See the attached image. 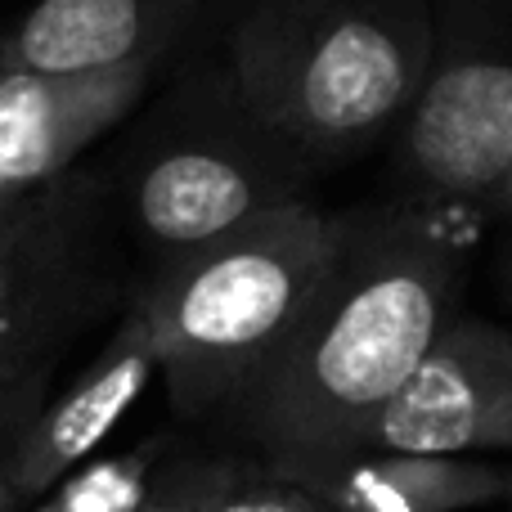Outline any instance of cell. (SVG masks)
I'll list each match as a JSON object with an SVG mask.
<instances>
[{"mask_svg":"<svg viewBox=\"0 0 512 512\" xmlns=\"http://www.w3.org/2000/svg\"><path fill=\"white\" fill-rule=\"evenodd\" d=\"M468 239L400 198L337 216V248L315 297L230 409L256 459L364 441L459 315Z\"/></svg>","mask_w":512,"mask_h":512,"instance_id":"cell-1","label":"cell"},{"mask_svg":"<svg viewBox=\"0 0 512 512\" xmlns=\"http://www.w3.org/2000/svg\"><path fill=\"white\" fill-rule=\"evenodd\" d=\"M207 41L319 171L396 140L436 54L432 0H234Z\"/></svg>","mask_w":512,"mask_h":512,"instance_id":"cell-2","label":"cell"},{"mask_svg":"<svg viewBox=\"0 0 512 512\" xmlns=\"http://www.w3.org/2000/svg\"><path fill=\"white\" fill-rule=\"evenodd\" d=\"M108 162L144 270L252 225L279 207L310 203L324 171L248 104L212 41H198L122 122Z\"/></svg>","mask_w":512,"mask_h":512,"instance_id":"cell-3","label":"cell"},{"mask_svg":"<svg viewBox=\"0 0 512 512\" xmlns=\"http://www.w3.org/2000/svg\"><path fill=\"white\" fill-rule=\"evenodd\" d=\"M333 248L337 216L297 203L140 270L131 301L180 414L230 418L297 328Z\"/></svg>","mask_w":512,"mask_h":512,"instance_id":"cell-4","label":"cell"},{"mask_svg":"<svg viewBox=\"0 0 512 512\" xmlns=\"http://www.w3.org/2000/svg\"><path fill=\"white\" fill-rule=\"evenodd\" d=\"M436 54L387 144L400 203L450 225H512V0H432Z\"/></svg>","mask_w":512,"mask_h":512,"instance_id":"cell-5","label":"cell"},{"mask_svg":"<svg viewBox=\"0 0 512 512\" xmlns=\"http://www.w3.org/2000/svg\"><path fill=\"white\" fill-rule=\"evenodd\" d=\"M122 212L104 162L0 212V369L63 360L131 292ZM126 306V301H122Z\"/></svg>","mask_w":512,"mask_h":512,"instance_id":"cell-6","label":"cell"},{"mask_svg":"<svg viewBox=\"0 0 512 512\" xmlns=\"http://www.w3.org/2000/svg\"><path fill=\"white\" fill-rule=\"evenodd\" d=\"M360 450L512 454V328L454 315Z\"/></svg>","mask_w":512,"mask_h":512,"instance_id":"cell-7","label":"cell"},{"mask_svg":"<svg viewBox=\"0 0 512 512\" xmlns=\"http://www.w3.org/2000/svg\"><path fill=\"white\" fill-rule=\"evenodd\" d=\"M167 72L113 68L54 77L9 50L0 27V212L50 189L90 158Z\"/></svg>","mask_w":512,"mask_h":512,"instance_id":"cell-8","label":"cell"},{"mask_svg":"<svg viewBox=\"0 0 512 512\" xmlns=\"http://www.w3.org/2000/svg\"><path fill=\"white\" fill-rule=\"evenodd\" d=\"M234 0H32L5 27L9 50L36 72H167L221 27Z\"/></svg>","mask_w":512,"mask_h":512,"instance_id":"cell-9","label":"cell"},{"mask_svg":"<svg viewBox=\"0 0 512 512\" xmlns=\"http://www.w3.org/2000/svg\"><path fill=\"white\" fill-rule=\"evenodd\" d=\"M158 378V351H153L149 324L140 306L126 297L113 337L95 351V360L77 373V382L50 391L45 405L14 441V486L36 508V499L50 495L68 472L95 459L99 445L122 427V418L149 396Z\"/></svg>","mask_w":512,"mask_h":512,"instance_id":"cell-10","label":"cell"},{"mask_svg":"<svg viewBox=\"0 0 512 512\" xmlns=\"http://www.w3.org/2000/svg\"><path fill=\"white\" fill-rule=\"evenodd\" d=\"M297 481L328 512H472L512 508V459L409 450H310L256 459Z\"/></svg>","mask_w":512,"mask_h":512,"instance_id":"cell-11","label":"cell"},{"mask_svg":"<svg viewBox=\"0 0 512 512\" xmlns=\"http://www.w3.org/2000/svg\"><path fill=\"white\" fill-rule=\"evenodd\" d=\"M167 436H149L113 454H95L77 472L59 481L50 495L36 499L32 512H131L167 463Z\"/></svg>","mask_w":512,"mask_h":512,"instance_id":"cell-12","label":"cell"},{"mask_svg":"<svg viewBox=\"0 0 512 512\" xmlns=\"http://www.w3.org/2000/svg\"><path fill=\"white\" fill-rule=\"evenodd\" d=\"M252 463L230 454H189L180 463H162L153 486L131 512H216Z\"/></svg>","mask_w":512,"mask_h":512,"instance_id":"cell-13","label":"cell"},{"mask_svg":"<svg viewBox=\"0 0 512 512\" xmlns=\"http://www.w3.org/2000/svg\"><path fill=\"white\" fill-rule=\"evenodd\" d=\"M216 512H328L310 490H301L297 481L279 477V472L252 463L248 477L225 495V504Z\"/></svg>","mask_w":512,"mask_h":512,"instance_id":"cell-14","label":"cell"},{"mask_svg":"<svg viewBox=\"0 0 512 512\" xmlns=\"http://www.w3.org/2000/svg\"><path fill=\"white\" fill-rule=\"evenodd\" d=\"M59 364L63 360H41V364H27V369H0V441L32 423V414L54 391Z\"/></svg>","mask_w":512,"mask_h":512,"instance_id":"cell-15","label":"cell"},{"mask_svg":"<svg viewBox=\"0 0 512 512\" xmlns=\"http://www.w3.org/2000/svg\"><path fill=\"white\" fill-rule=\"evenodd\" d=\"M14 441H18V432L0 441V512H27L32 508L23 499V490L14 486Z\"/></svg>","mask_w":512,"mask_h":512,"instance_id":"cell-16","label":"cell"},{"mask_svg":"<svg viewBox=\"0 0 512 512\" xmlns=\"http://www.w3.org/2000/svg\"><path fill=\"white\" fill-rule=\"evenodd\" d=\"M495 274H499V288H504V297L512 301V225H508V230H499V252H495Z\"/></svg>","mask_w":512,"mask_h":512,"instance_id":"cell-17","label":"cell"},{"mask_svg":"<svg viewBox=\"0 0 512 512\" xmlns=\"http://www.w3.org/2000/svg\"><path fill=\"white\" fill-rule=\"evenodd\" d=\"M504 512H512V508H504Z\"/></svg>","mask_w":512,"mask_h":512,"instance_id":"cell-18","label":"cell"}]
</instances>
